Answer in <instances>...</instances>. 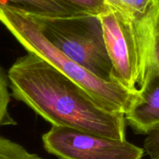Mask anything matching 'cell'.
<instances>
[{"label":"cell","instance_id":"cell-1","mask_svg":"<svg viewBox=\"0 0 159 159\" xmlns=\"http://www.w3.org/2000/svg\"><path fill=\"white\" fill-rule=\"evenodd\" d=\"M7 76L12 96L52 126L126 140L124 113L106 110L77 83L36 55L27 52L17 59Z\"/></svg>","mask_w":159,"mask_h":159},{"label":"cell","instance_id":"cell-2","mask_svg":"<svg viewBox=\"0 0 159 159\" xmlns=\"http://www.w3.org/2000/svg\"><path fill=\"white\" fill-rule=\"evenodd\" d=\"M0 22L27 52L41 58L85 89L103 108L127 113L141 98L120 84L99 79L59 51L43 36L29 12L7 5L0 6Z\"/></svg>","mask_w":159,"mask_h":159},{"label":"cell","instance_id":"cell-3","mask_svg":"<svg viewBox=\"0 0 159 159\" xmlns=\"http://www.w3.org/2000/svg\"><path fill=\"white\" fill-rule=\"evenodd\" d=\"M30 14L59 51L99 79L113 82L112 64L99 16L86 12L63 17Z\"/></svg>","mask_w":159,"mask_h":159},{"label":"cell","instance_id":"cell-4","mask_svg":"<svg viewBox=\"0 0 159 159\" xmlns=\"http://www.w3.org/2000/svg\"><path fill=\"white\" fill-rule=\"evenodd\" d=\"M148 12L135 19L109 8L98 15L112 64V81L132 91L139 90L147 69Z\"/></svg>","mask_w":159,"mask_h":159},{"label":"cell","instance_id":"cell-5","mask_svg":"<svg viewBox=\"0 0 159 159\" xmlns=\"http://www.w3.org/2000/svg\"><path fill=\"white\" fill-rule=\"evenodd\" d=\"M42 141L44 149L59 159H142L144 154L127 140L63 126H51Z\"/></svg>","mask_w":159,"mask_h":159},{"label":"cell","instance_id":"cell-6","mask_svg":"<svg viewBox=\"0 0 159 159\" xmlns=\"http://www.w3.org/2000/svg\"><path fill=\"white\" fill-rule=\"evenodd\" d=\"M139 92L141 99L124 114V118L135 133L147 135L159 126V68L153 65L147 67Z\"/></svg>","mask_w":159,"mask_h":159},{"label":"cell","instance_id":"cell-7","mask_svg":"<svg viewBox=\"0 0 159 159\" xmlns=\"http://www.w3.org/2000/svg\"><path fill=\"white\" fill-rule=\"evenodd\" d=\"M7 5L32 14L63 17L82 13L61 0H0V6Z\"/></svg>","mask_w":159,"mask_h":159},{"label":"cell","instance_id":"cell-8","mask_svg":"<svg viewBox=\"0 0 159 159\" xmlns=\"http://www.w3.org/2000/svg\"><path fill=\"white\" fill-rule=\"evenodd\" d=\"M148 17L147 67L153 65L159 68V0H156L153 6L149 9Z\"/></svg>","mask_w":159,"mask_h":159},{"label":"cell","instance_id":"cell-9","mask_svg":"<svg viewBox=\"0 0 159 159\" xmlns=\"http://www.w3.org/2000/svg\"><path fill=\"white\" fill-rule=\"evenodd\" d=\"M156 0H104L110 9H114L132 18L145 15Z\"/></svg>","mask_w":159,"mask_h":159},{"label":"cell","instance_id":"cell-10","mask_svg":"<svg viewBox=\"0 0 159 159\" xmlns=\"http://www.w3.org/2000/svg\"><path fill=\"white\" fill-rule=\"evenodd\" d=\"M0 159H44L19 143L0 136Z\"/></svg>","mask_w":159,"mask_h":159},{"label":"cell","instance_id":"cell-11","mask_svg":"<svg viewBox=\"0 0 159 159\" xmlns=\"http://www.w3.org/2000/svg\"><path fill=\"white\" fill-rule=\"evenodd\" d=\"M7 74L0 67V127L7 125H16L15 120L9 115L8 106L10 101Z\"/></svg>","mask_w":159,"mask_h":159},{"label":"cell","instance_id":"cell-12","mask_svg":"<svg viewBox=\"0 0 159 159\" xmlns=\"http://www.w3.org/2000/svg\"><path fill=\"white\" fill-rule=\"evenodd\" d=\"M82 12L99 15L109 9L104 0H61Z\"/></svg>","mask_w":159,"mask_h":159},{"label":"cell","instance_id":"cell-13","mask_svg":"<svg viewBox=\"0 0 159 159\" xmlns=\"http://www.w3.org/2000/svg\"><path fill=\"white\" fill-rule=\"evenodd\" d=\"M143 149L151 159H159V126L146 135Z\"/></svg>","mask_w":159,"mask_h":159}]
</instances>
